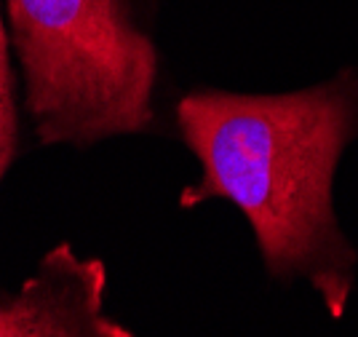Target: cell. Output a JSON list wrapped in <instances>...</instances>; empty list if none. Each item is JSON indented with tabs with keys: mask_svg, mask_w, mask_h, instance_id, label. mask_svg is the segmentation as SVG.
I'll use <instances>...</instances> for the list:
<instances>
[{
	"mask_svg": "<svg viewBox=\"0 0 358 337\" xmlns=\"http://www.w3.org/2000/svg\"><path fill=\"white\" fill-rule=\"evenodd\" d=\"M142 3L148 6V8L152 11V14H158V0H142Z\"/></svg>",
	"mask_w": 358,
	"mask_h": 337,
	"instance_id": "obj_5",
	"label": "cell"
},
{
	"mask_svg": "<svg viewBox=\"0 0 358 337\" xmlns=\"http://www.w3.org/2000/svg\"><path fill=\"white\" fill-rule=\"evenodd\" d=\"M107 265L62 241L30 276L0 289V337H136L107 316Z\"/></svg>",
	"mask_w": 358,
	"mask_h": 337,
	"instance_id": "obj_3",
	"label": "cell"
},
{
	"mask_svg": "<svg viewBox=\"0 0 358 337\" xmlns=\"http://www.w3.org/2000/svg\"><path fill=\"white\" fill-rule=\"evenodd\" d=\"M174 123L201 166L179 206L233 204L270 279L308 281L329 316L343 319L358 252L334 212V174L358 139V64L284 94L195 86L174 104Z\"/></svg>",
	"mask_w": 358,
	"mask_h": 337,
	"instance_id": "obj_1",
	"label": "cell"
},
{
	"mask_svg": "<svg viewBox=\"0 0 358 337\" xmlns=\"http://www.w3.org/2000/svg\"><path fill=\"white\" fill-rule=\"evenodd\" d=\"M155 16L142 0H3L38 145L89 150L158 126Z\"/></svg>",
	"mask_w": 358,
	"mask_h": 337,
	"instance_id": "obj_2",
	"label": "cell"
},
{
	"mask_svg": "<svg viewBox=\"0 0 358 337\" xmlns=\"http://www.w3.org/2000/svg\"><path fill=\"white\" fill-rule=\"evenodd\" d=\"M22 86L6 32L3 0H0V185L8 177L14 161L22 153Z\"/></svg>",
	"mask_w": 358,
	"mask_h": 337,
	"instance_id": "obj_4",
	"label": "cell"
}]
</instances>
